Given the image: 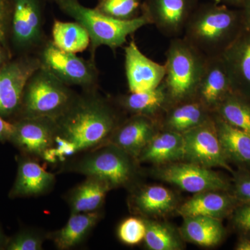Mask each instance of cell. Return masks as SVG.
Wrapping results in <instances>:
<instances>
[{
	"mask_svg": "<svg viewBox=\"0 0 250 250\" xmlns=\"http://www.w3.org/2000/svg\"><path fill=\"white\" fill-rule=\"evenodd\" d=\"M146 225L144 218L129 217L125 219L118 228V236L127 246H135L144 241Z\"/></svg>",
	"mask_w": 250,
	"mask_h": 250,
	"instance_id": "cell-32",
	"label": "cell"
},
{
	"mask_svg": "<svg viewBox=\"0 0 250 250\" xmlns=\"http://www.w3.org/2000/svg\"><path fill=\"white\" fill-rule=\"evenodd\" d=\"M113 188L106 181L96 177H87L84 182L72 190L68 202L72 213L97 211Z\"/></svg>",
	"mask_w": 250,
	"mask_h": 250,
	"instance_id": "cell-26",
	"label": "cell"
},
{
	"mask_svg": "<svg viewBox=\"0 0 250 250\" xmlns=\"http://www.w3.org/2000/svg\"><path fill=\"white\" fill-rule=\"evenodd\" d=\"M153 174L156 178L192 194L208 190L229 191L231 189L229 182L221 174L187 161L157 166Z\"/></svg>",
	"mask_w": 250,
	"mask_h": 250,
	"instance_id": "cell-9",
	"label": "cell"
},
{
	"mask_svg": "<svg viewBox=\"0 0 250 250\" xmlns=\"http://www.w3.org/2000/svg\"><path fill=\"white\" fill-rule=\"evenodd\" d=\"M10 142L27 155L43 157L54 147L56 138L55 121L47 118L20 117L14 122Z\"/></svg>",
	"mask_w": 250,
	"mask_h": 250,
	"instance_id": "cell-13",
	"label": "cell"
},
{
	"mask_svg": "<svg viewBox=\"0 0 250 250\" xmlns=\"http://www.w3.org/2000/svg\"><path fill=\"white\" fill-rule=\"evenodd\" d=\"M54 1H59V0H54Z\"/></svg>",
	"mask_w": 250,
	"mask_h": 250,
	"instance_id": "cell-43",
	"label": "cell"
},
{
	"mask_svg": "<svg viewBox=\"0 0 250 250\" xmlns=\"http://www.w3.org/2000/svg\"><path fill=\"white\" fill-rule=\"evenodd\" d=\"M12 0H0V43L11 52L9 45Z\"/></svg>",
	"mask_w": 250,
	"mask_h": 250,
	"instance_id": "cell-35",
	"label": "cell"
},
{
	"mask_svg": "<svg viewBox=\"0 0 250 250\" xmlns=\"http://www.w3.org/2000/svg\"><path fill=\"white\" fill-rule=\"evenodd\" d=\"M54 121L53 151L61 160L107 143L122 121L118 110L94 88L77 95L66 111Z\"/></svg>",
	"mask_w": 250,
	"mask_h": 250,
	"instance_id": "cell-1",
	"label": "cell"
},
{
	"mask_svg": "<svg viewBox=\"0 0 250 250\" xmlns=\"http://www.w3.org/2000/svg\"><path fill=\"white\" fill-rule=\"evenodd\" d=\"M143 0H99L97 11L119 21H131L140 17Z\"/></svg>",
	"mask_w": 250,
	"mask_h": 250,
	"instance_id": "cell-31",
	"label": "cell"
},
{
	"mask_svg": "<svg viewBox=\"0 0 250 250\" xmlns=\"http://www.w3.org/2000/svg\"><path fill=\"white\" fill-rule=\"evenodd\" d=\"M100 219L98 210L71 213L63 228L50 233L49 238L59 250H69L83 241Z\"/></svg>",
	"mask_w": 250,
	"mask_h": 250,
	"instance_id": "cell-27",
	"label": "cell"
},
{
	"mask_svg": "<svg viewBox=\"0 0 250 250\" xmlns=\"http://www.w3.org/2000/svg\"><path fill=\"white\" fill-rule=\"evenodd\" d=\"M134 208L147 218L167 216L178 208V200L173 191L159 185L143 187L133 197Z\"/></svg>",
	"mask_w": 250,
	"mask_h": 250,
	"instance_id": "cell-23",
	"label": "cell"
},
{
	"mask_svg": "<svg viewBox=\"0 0 250 250\" xmlns=\"http://www.w3.org/2000/svg\"><path fill=\"white\" fill-rule=\"evenodd\" d=\"M77 94L69 85L41 66L28 80L20 108V117L55 120L70 106Z\"/></svg>",
	"mask_w": 250,
	"mask_h": 250,
	"instance_id": "cell-5",
	"label": "cell"
},
{
	"mask_svg": "<svg viewBox=\"0 0 250 250\" xmlns=\"http://www.w3.org/2000/svg\"><path fill=\"white\" fill-rule=\"evenodd\" d=\"M213 113L195 99L173 104L166 108L159 121L161 129L183 134L213 118Z\"/></svg>",
	"mask_w": 250,
	"mask_h": 250,
	"instance_id": "cell-19",
	"label": "cell"
},
{
	"mask_svg": "<svg viewBox=\"0 0 250 250\" xmlns=\"http://www.w3.org/2000/svg\"><path fill=\"white\" fill-rule=\"evenodd\" d=\"M238 205L236 199L228 191L208 190L194 194L191 198L179 206L177 212L183 218L201 215L223 220L232 214Z\"/></svg>",
	"mask_w": 250,
	"mask_h": 250,
	"instance_id": "cell-18",
	"label": "cell"
},
{
	"mask_svg": "<svg viewBox=\"0 0 250 250\" xmlns=\"http://www.w3.org/2000/svg\"><path fill=\"white\" fill-rule=\"evenodd\" d=\"M183 218L179 230L184 241L210 248L218 246L223 241L225 229L222 220L201 215Z\"/></svg>",
	"mask_w": 250,
	"mask_h": 250,
	"instance_id": "cell-24",
	"label": "cell"
},
{
	"mask_svg": "<svg viewBox=\"0 0 250 250\" xmlns=\"http://www.w3.org/2000/svg\"><path fill=\"white\" fill-rule=\"evenodd\" d=\"M214 113L228 124L250 134V100L236 93L229 94Z\"/></svg>",
	"mask_w": 250,
	"mask_h": 250,
	"instance_id": "cell-30",
	"label": "cell"
},
{
	"mask_svg": "<svg viewBox=\"0 0 250 250\" xmlns=\"http://www.w3.org/2000/svg\"><path fill=\"white\" fill-rule=\"evenodd\" d=\"M233 91L222 57L207 59L194 99L213 113L224 99Z\"/></svg>",
	"mask_w": 250,
	"mask_h": 250,
	"instance_id": "cell-16",
	"label": "cell"
},
{
	"mask_svg": "<svg viewBox=\"0 0 250 250\" xmlns=\"http://www.w3.org/2000/svg\"><path fill=\"white\" fill-rule=\"evenodd\" d=\"M233 174V196L239 204H250V173L235 172Z\"/></svg>",
	"mask_w": 250,
	"mask_h": 250,
	"instance_id": "cell-34",
	"label": "cell"
},
{
	"mask_svg": "<svg viewBox=\"0 0 250 250\" xmlns=\"http://www.w3.org/2000/svg\"><path fill=\"white\" fill-rule=\"evenodd\" d=\"M7 240L5 238L4 233H3L2 230H1V227H0V248H4L5 244Z\"/></svg>",
	"mask_w": 250,
	"mask_h": 250,
	"instance_id": "cell-42",
	"label": "cell"
},
{
	"mask_svg": "<svg viewBox=\"0 0 250 250\" xmlns=\"http://www.w3.org/2000/svg\"><path fill=\"white\" fill-rule=\"evenodd\" d=\"M37 52L41 66L65 84L77 85L83 90L97 88L99 71L94 61L62 51L51 40H46Z\"/></svg>",
	"mask_w": 250,
	"mask_h": 250,
	"instance_id": "cell-7",
	"label": "cell"
},
{
	"mask_svg": "<svg viewBox=\"0 0 250 250\" xmlns=\"http://www.w3.org/2000/svg\"><path fill=\"white\" fill-rule=\"evenodd\" d=\"M166 58L162 83L170 106L194 99L207 59L183 37L171 39Z\"/></svg>",
	"mask_w": 250,
	"mask_h": 250,
	"instance_id": "cell-4",
	"label": "cell"
},
{
	"mask_svg": "<svg viewBox=\"0 0 250 250\" xmlns=\"http://www.w3.org/2000/svg\"><path fill=\"white\" fill-rule=\"evenodd\" d=\"M14 123L6 121L0 116V142L9 141L14 132Z\"/></svg>",
	"mask_w": 250,
	"mask_h": 250,
	"instance_id": "cell-37",
	"label": "cell"
},
{
	"mask_svg": "<svg viewBox=\"0 0 250 250\" xmlns=\"http://www.w3.org/2000/svg\"><path fill=\"white\" fill-rule=\"evenodd\" d=\"M240 9L245 28L250 29V0H246Z\"/></svg>",
	"mask_w": 250,
	"mask_h": 250,
	"instance_id": "cell-38",
	"label": "cell"
},
{
	"mask_svg": "<svg viewBox=\"0 0 250 250\" xmlns=\"http://www.w3.org/2000/svg\"><path fill=\"white\" fill-rule=\"evenodd\" d=\"M41 66L38 56L30 54L9 59L0 68V116L19 113L28 80Z\"/></svg>",
	"mask_w": 250,
	"mask_h": 250,
	"instance_id": "cell-10",
	"label": "cell"
},
{
	"mask_svg": "<svg viewBox=\"0 0 250 250\" xmlns=\"http://www.w3.org/2000/svg\"><path fill=\"white\" fill-rule=\"evenodd\" d=\"M241 9L208 1L200 3L182 37L206 58L223 56L244 29Z\"/></svg>",
	"mask_w": 250,
	"mask_h": 250,
	"instance_id": "cell-2",
	"label": "cell"
},
{
	"mask_svg": "<svg viewBox=\"0 0 250 250\" xmlns=\"http://www.w3.org/2000/svg\"><path fill=\"white\" fill-rule=\"evenodd\" d=\"M125 66L129 92L152 90L162 83L165 65L158 63L140 50L134 39L125 48Z\"/></svg>",
	"mask_w": 250,
	"mask_h": 250,
	"instance_id": "cell-14",
	"label": "cell"
},
{
	"mask_svg": "<svg viewBox=\"0 0 250 250\" xmlns=\"http://www.w3.org/2000/svg\"><path fill=\"white\" fill-rule=\"evenodd\" d=\"M235 250H250V237L244 233V236H241L237 242Z\"/></svg>",
	"mask_w": 250,
	"mask_h": 250,
	"instance_id": "cell-40",
	"label": "cell"
},
{
	"mask_svg": "<svg viewBox=\"0 0 250 250\" xmlns=\"http://www.w3.org/2000/svg\"><path fill=\"white\" fill-rule=\"evenodd\" d=\"M184 161L183 134L160 129L137 158L138 162L156 166Z\"/></svg>",
	"mask_w": 250,
	"mask_h": 250,
	"instance_id": "cell-21",
	"label": "cell"
},
{
	"mask_svg": "<svg viewBox=\"0 0 250 250\" xmlns=\"http://www.w3.org/2000/svg\"><path fill=\"white\" fill-rule=\"evenodd\" d=\"M144 218L146 225L144 238L146 248L149 250H181L184 241L179 230L170 224L152 218Z\"/></svg>",
	"mask_w": 250,
	"mask_h": 250,
	"instance_id": "cell-29",
	"label": "cell"
},
{
	"mask_svg": "<svg viewBox=\"0 0 250 250\" xmlns=\"http://www.w3.org/2000/svg\"><path fill=\"white\" fill-rule=\"evenodd\" d=\"M200 0H143L142 13L149 24L163 35L182 37L190 16Z\"/></svg>",
	"mask_w": 250,
	"mask_h": 250,
	"instance_id": "cell-12",
	"label": "cell"
},
{
	"mask_svg": "<svg viewBox=\"0 0 250 250\" xmlns=\"http://www.w3.org/2000/svg\"><path fill=\"white\" fill-rule=\"evenodd\" d=\"M219 139L228 161L244 167L250 166V134L228 124L213 112Z\"/></svg>",
	"mask_w": 250,
	"mask_h": 250,
	"instance_id": "cell-25",
	"label": "cell"
},
{
	"mask_svg": "<svg viewBox=\"0 0 250 250\" xmlns=\"http://www.w3.org/2000/svg\"><path fill=\"white\" fill-rule=\"evenodd\" d=\"M52 41L58 48L70 53L82 52L90 46V39L84 27L76 22L54 21Z\"/></svg>",
	"mask_w": 250,
	"mask_h": 250,
	"instance_id": "cell-28",
	"label": "cell"
},
{
	"mask_svg": "<svg viewBox=\"0 0 250 250\" xmlns=\"http://www.w3.org/2000/svg\"><path fill=\"white\" fill-rule=\"evenodd\" d=\"M209 1L216 4L225 5L229 7L241 9L246 0H209Z\"/></svg>",
	"mask_w": 250,
	"mask_h": 250,
	"instance_id": "cell-39",
	"label": "cell"
},
{
	"mask_svg": "<svg viewBox=\"0 0 250 250\" xmlns=\"http://www.w3.org/2000/svg\"><path fill=\"white\" fill-rule=\"evenodd\" d=\"M233 92L250 100V29L244 28L222 56Z\"/></svg>",
	"mask_w": 250,
	"mask_h": 250,
	"instance_id": "cell-17",
	"label": "cell"
},
{
	"mask_svg": "<svg viewBox=\"0 0 250 250\" xmlns=\"http://www.w3.org/2000/svg\"><path fill=\"white\" fill-rule=\"evenodd\" d=\"M183 137L184 161L234 173L219 139L213 116L205 124L184 133Z\"/></svg>",
	"mask_w": 250,
	"mask_h": 250,
	"instance_id": "cell-11",
	"label": "cell"
},
{
	"mask_svg": "<svg viewBox=\"0 0 250 250\" xmlns=\"http://www.w3.org/2000/svg\"><path fill=\"white\" fill-rule=\"evenodd\" d=\"M160 129L159 122L154 118L131 115L120 123L107 143L121 148L137 161L140 154Z\"/></svg>",
	"mask_w": 250,
	"mask_h": 250,
	"instance_id": "cell-15",
	"label": "cell"
},
{
	"mask_svg": "<svg viewBox=\"0 0 250 250\" xmlns=\"http://www.w3.org/2000/svg\"><path fill=\"white\" fill-rule=\"evenodd\" d=\"M54 182V174L47 172L39 163L29 158H21L9 197L18 198L42 195L49 191Z\"/></svg>",
	"mask_w": 250,
	"mask_h": 250,
	"instance_id": "cell-20",
	"label": "cell"
},
{
	"mask_svg": "<svg viewBox=\"0 0 250 250\" xmlns=\"http://www.w3.org/2000/svg\"><path fill=\"white\" fill-rule=\"evenodd\" d=\"M43 236L34 231H22L7 240L4 249L8 250H42Z\"/></svg>",
	"mask_w": 250,
	"mask_h": 250,
	"instance_id": "cell-33",
	"label": "cell"
},
{
	"mask_svg": "<svg viewBox=\"0 0 250 250\" xmlns=\"http://www.w3.org/2000/svg\"><path fill=\"white\" fill-rule=\"evenodd\" d=\"M11 59V52H10L0 43V68L2 67L5 62H7Z\"/></svg>",
	"mask_w": 250,
	"mask_h": 250,
	"instance_id": "cell-41",
	"label": "cell"
},
{
	"mask_svg": "<svg viewBox=\"0 0 250 250\" xmlns=\"http://www.w3.org/2000/svg\"><path fill=\"white\" fill-rule=\"evenodd\" d=\"M57 2L62 12L82 24L88 33L93 61L99 47L107 46L115 52L126 43L128 36L149 24L143 16L131 21H119L108 17L95 9L85 7L78 0H59Z\"/></svg>",
	"mask_w": 250,
	"mask_h": 250,
	"instance_id": "cell-3",
	"label": "cell"
},
{
	"mask_svg": "<svg viewBox=\"0 0 250 250\" xmlns=\"http://www.w3.org/2000/svg\"><path fill=\"white\" fill-rule=\"evenodd\" d=\"M232 214L233 225L243 233L250 235V204H239Z\"/></svg>",
	"mask_w": 250,
	"mask_h": 250,
	"instance_id": "cell-36",
	"label": "cell"
},
{
	"mask_svg": "<svg viewBox=\"0 0 250 250\" xmlns=\"http://www.w3.org/2000/svg\"><path fill=\"white\" fill-rule=\"evenodd\" d=\"M136 162L134 158L121 148L106 143L73 163L67 170L103 179L113 188L125 187L133 180Z\"/></svg>",
	"mask_w": 250,
	"mask_h": 250,
	"instance_id": "cell-6",
	"label": "cell"
},
{
	"mask_svg": "<svg viewBox=\"0 0 250 250\" xmlns=\"http://www.w3.org/2000/svg\"><path fill=\"white\" fill-rule=\"evenodd\" d=\"M9 39L21 55L40 49L46 41L40 0H12Z\"/></svg>",
	"mask_w": 250,
	"mask_h": 250,
	"instance_id": "cell-8",
	"label": "cell"
},
{
	"mask_svg": "<svg viewBox=\"0 0 250 250\" xmlns=\"http://www.w3.org/2000/svg\"><path fill=\"white\" fill-rule=\"evenodd\" d=\"M118 106L131 115H141L159 121L170 106L165 87L162 83L152 90L122 95L117 99Z\"/></svg>",
	"mask_w": 250,
	"mask_h": 250,
	"instance_id": "cell-22",
	"label": "cell"
}]
</instances>
